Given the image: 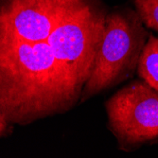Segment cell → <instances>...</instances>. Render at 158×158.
Returning <instances> with one entry per match:
<instances>
[{"instance_id":"1","label":"cell","mask_w":158,"mask_h":158,"mask_svg":"<svg viewBox=\"0 0 158 158\" xmlns=\"http://www.w3.org/2000/svg\"><path fill=\"white\" fill-rule=\"evenodd\" d=\"M83 86L47 39H0V108L8 122L27 124L69 111L80 102Z\"/></svg>"},{"instance_id":"2","label":"cell","mask_w":158,"mask_h":158,"mask_svg":"<svg viewBox=\"0 0 158 158\" xmlns=\"http://www.w3.org/2000/svg\"><path fill=\"white\" fill-rule=\"evenodd\" d=\"M149 34L136 10L125 7L107 12L102 40L80 102L131 78Z\"/></svg>"},{"instance_id":"3","label":"cell","mask_w":158,"mask_h":158,"mask_svg":"<svg viewBox=\"0 0 158 158\" xmlns=\"http://www.w3.org/2000/svg\"><path fill=\"white\" fill-rule=\"evenodd\" d=\"M108 128L119 150L130 152L158 140V92L135 81L105 102Z\"/></svg>"},{"instance_id":"4","label":"cell","mask_w":158,"mask_h":158,"mask_svg":"<svg viewBox=\"0 0 158 158\" xmlns=\"http://www.w3.org/2000/svg\"><path fill=\"white\" fill-rule=\"evenodd\" d=\"M85 0H0V39L46 40L66 14Z\"/></svg>"},{"instance_id":"5","label":"cell","mask_w":158,"mask_h":158,"mask_svg":"<svg viewBox=\"0 0 158 158\" xmlns=\"http://www.w3.org/2000/svg\"><path fill=\"white\" fill-rule=\"evenodd\" d=\"M136 70L140 79L158 92V37L149 34Z\"/></svg>"},{"instance_id":"6","label":"cell","mask_w":158,"mask_h":158,"mask_svg":"<svg viewBox=\"0 0 158 158\" xmlns=\"http://www.w3.org/2000/svg\"><path fill=\"white\" fill-rule=\"evenodd\" d=\"M144 26L158 32V0H132Z\"/></svg>"},{"instance_id":"7","label":"cell","mask_w":158,"mask_h":158,"mask_svg":"<svg viewBox=\"0 0 158 158\" xmlns=\"http://www.w3.org/2000/svg\"><path fill=\"white\" fill-rule=\"evenodd\" d=\"M8 123L9 122H8L6 117L4 116L1 108H0V137L5 134L7 128H8Z\"/></svg>"}]
</instances>
